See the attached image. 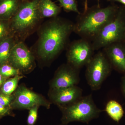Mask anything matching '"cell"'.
I'll return each instance as SVG.
<instances>
[{
  "label": "cell",
  "mask_w": 125,
  "mask_h": 125,
  "mask_svg": "<svg viewBox=\"0 0 125 125\" xmlns=\"http://www.w3.org/2000/svg\"><path fill=\"white\" fill-rule=\"evenodd\" d=\"M39 1V0H32L20 5L11 18L10 29L19 37H25L30 33L42 19Z\"/></svg>",
  "instance_id": "4"
},
{
  "label": "cell",
  "mask_w": 125,
  "mask_h": 125,
  "mask_svg": "<svg viewBox=\"0 0 125 125\" xmlns=\"http://www.w3.org/2000/svg\"><path fill=\"white\" fill-rule=\"evenodd\" d=\"M63 125V124H62L61 125Z\"/></svg>",
  "instance_id": "29"
},
{
  "label": "cell",
  "mask_w": 125,
  "mask_h": 125,
  "mask_svg": "<svg viewBox=\"0 0 125 125\" xmlns=\"http://www.w3.org/2000/svg\"><path fill=\"white\" fill-rule=\"evenodd\" d=\"M86 66L87 83L92 90H98L111 73V65L103 51H100L94 55Z\"/></svg>",
  "instance_id": "6"
},
{
  "label": "cell",
  "mask_w": 125,
  "mask_h": 125,
  "mask_svg": "<svg viewBox=\"0 0 125 125\" xmlns=\"http://www.w3.org/2000/svg\"><path fill=\"white\" fill-rule=\"evenodd\" d=\"M20 6L18 0H0V20H9L11 19Z\"/></svg>",
  "instance_id": "13"
},
{
  "label": "cell",
  "mask_w": 125,
  "mask_h": 125,
  "mask_svg": "<svg viewBox=\"0 0 125 125\" xmlns=\"http://www.w3.org/2000/svg\"><path fill=\"white\" fill-rule=\"evenodd\" d=\"M105 110L108 116L117 123L120 122L124 115L123 107L120 103L115 100L108 101L106 105Z\"/></svg>",
  "instance_id": "16"
},
{
  "label": "cell",
  "mask_w": 125,
  "mask_h": 125,
  "mask_svg": "<svg viewBox=\"0 0 125 125\" xmlns=\"http://www.w3.org/2000/svg\"><path fill=\"white\" fill-rule=\"evenodd\" d=\"M23 78L22 76L20 75L6 80L1 87V93L7 95H11L17 88L18 83Z\"/></svg>",
  "instance_id": "17"
},
{
  "label": "cell",
  "mask_w": 125,
  "mask_h": 125,
  "mask_svg": "<svg viewBox=\"0 0 125 125\" xmlns=\"http://www.w3.org/2000/svg\"><path fill=\"white\" fill-rule=\"evenodd\" d=\"M88 0H85V3H84V11H86L88 9V4H87Z\"/></svg>",
  "instance_id": "27"
},
{
  "label": "cell",
  "mask_w": 125,
  "mask_h": 125,
  "mask_svg": "<svg viewBox=\"0 0 125 125\" xmlns=\"http://www.w3.org/2000/svg\"><path fill=\"white\" fill-rule=\"evenodd\" d=\"M83 90L77 85L61 89H51L49 96L59 108L69 105L82 97Z\"/></svg>",
  "instance_id": "11"
},
{
  "label": "cell",
  "mask_w": 125,
  "mask_h": 125,
  "mask_svg": "<svg viewBox=\"0 0 125 125\" xmlns=\"http://www.w3.org/2000/svg\"><path fill=\"white\" fill-rule=\"evenodd\" d=\"M6 78L4 77L0 74V87H1L5 81Z\"/></svg>",
  "instance_id": "25"
},
{
  "label": "cell",
  "mask_w": 125,
  "mask_h": 125,
  "mask_svg": "<svg viewBox=\"0 0 125 125\" xmlns=\"http://www.w3.org/2000/svg\"><path fill=\"white\" fill-rule=\"evenodd\" d=\"M109 0L111 1H116V2H120L125 6V0Z\"/></svg>",
  "instance_id": "26"
},
{
  "label": "cell",
  "mask_w": 125,
  "mask_h": 125,
  "mask_svg": "<svg viewBox=\"0 0 125 125\" xmlns=\"http://www.w3.org/2000/svg\"><path fill=\"white\" fill-rule=\"evenodd\" d=\"M13 99L10 105L11 109H29L35 106H43L50 108L51 103L40 94L21 85L13 94Z\"/></svg>",
  "instance_id": "8"
},
{
  "label": "cell",
  "mask_w": 125,
  "mask_h": 125,
  "mask_svg": "<svg viewBox=\"0 0 125 125\" xmlns=\"http://www.w3.org/2000/svg\"><path fill=\"white\" fill-rule=\"evenodd\" d=\"M80 70L67 63L62 65L56 72L51 83V89H61L77 85L80 80Z\"/></svg>",
  "instance_id": "10"
},
{
  "label": "cell",
  "mask_w": 125,
  "mask_h": 125,
  "mask_svg": "<svg viewBox=\"0 0 125 125\" xmlns=\"http://www.w3.org/2000/svg\"><path fill=\"white\" fill-rule=\"evenodd\" d=\"M13 95H7L0 93V104L4 106L10 108V105L13 101Z\"/></svg>",
  "instance_id": "22"
},
{
  "label": "cell",
  "mask_w": 125,
  "mask_h": 125,
  "mask_svg": "<svg viewBox=\"0 0 125 125\" xmlns=\"http://www.w3.org/2000/svg\"><path fill=\"white\" fill-rule=\"evenodd\" d=\"M125 34V10L118 9L114 18L102 28L92 42L94 51L121 42Z\"/></svg>",
  "instance_id": "5"
},
{
  "label": "cell",
  "mask_w": 125,
  "mask_h": 125,
  "mask_svg": "<svg viewBox=\"0 0 125 125\" xmlns=\"http://www.w3.org/2000/svg\"><path fill=\"white\" fill-rule=\"evenodd\" d=\"M21 72L9 64L0 66V74L2 76L7 78L20 75Z\"/></svg>",
  "instance_id": "18"
},
{
  "label": "cell",
  "mask_w": 125,
  "mask_h": 125,
  "mask_svg": "<svg viewBox=\"0 0 125 125\" xmlns=\"http://www.w3.org/2000/svg\"><path fill=\"white\" fill-rule=\"evenodd\" d=\"M118 9L114 5L88 8L83 13L78 14L73 32L81 38L92 42L102 28L114 18Z\"/></svg>",
  "instance_id": "2"
},
{
  "label": "cell",
  "mask_w": 125,
  "mask_h": 125,
  "mask_svg": "<svg viewBox=\"0 0 125 125\" xmlns=\"http://www.w3.org/2000/svg\"><path fill=\"white\" fill-rule=\"evenodd\" d=\"M10 108L6 107L0 104V118L8 115H13Z\"/></svg>",
  "instance_id": "23"
},
{
  "label": "cell",
  "mask_w": 125,
  "mask_h": 125,
  "mask_svg": "<svg viewBox=\"0 0 125 125\" xmlns=\"http://www.w3.org/2000/svg\"><path fill=\"white\" fill-rule=\"evenodd\" d=\"M39 107V106H36L29 109L27 120L28 125H34L36 124L38 117Z\"/></svg>",
  "instance_id": "21"
},
{
  "label": "cell",
  "mask_w": 125,
  "mask_h": 125,
  "mask_svg": "<svg viewBox=\"0 0 125 125\" xmlns=\"http://www.w3.org/2000/svg\"><path fill=\"white\" fill-rule=\"evenodd\" d=\"M16 43L13 37L9 36L0 41V66L9 64L11 49Z\"/></svg>",
  "instance_id": "15"
},
{
  "label": "cell",
  "mask_w": 125,
  "mask_h": 125,
  "mask_svg": "<svg viewBox=\"0 0 125 125\" xmlns=\"http://www.w3.org/2000/svg\"><path fill=\"white\" fill-rule=\"evenodd\" d=\"M9 64L25 73L33 69L35 61L29 49L22 42H16L11 49Z\"/></svg>",
  "instance_id": "9"
},
{
  "label": "cell",
  "mask_w": 125,
  "mask_h": 125,
  "mask_svg": "<svg viewBox=\"0 0 125 125\" xmlns=\"http://www.w3.org/2000/svg\"><path fill=\"white\" fill-rule=\"evenodd\" d=\"M112 67L125 73V45L121 42L112 43L102 49Z\"/></svg>",
  "instance_id": "12"
},
{
  "label": "cell",
  "mask_w": 125,
  "mask_h": 125,
  "mask_svg": "<svg viewBox=\"0 0 125 125\" xmlns=\"http://www.w3.org/2000/svg\"><path fill=\"white\" fill-rule=\"evenodd\" d=\"M74 24L56 17L42 28L38 43L37 52L43 60H52L61 52L67 45Z\"/></svg>",
  "instance_id": "1"
},
{
  "label": "cell",
  "mask_w": 125,
  "mask_h": 125,
  "mask_svg": "<svg viewBox=\"0 0 125 125\" xmlns=\"http://www.w3.org/2000/svg\"><path fill=\"white\" fill-rule=\"evenodd\" d=\"M61 6L67 11L76 12L78 14L81 13L78 10L77 3L75 0H58Z\"/></svg>",
  "instance_id": "19"
},
{
  "label": "cell",
  "mask_w": 125,
  "mask_h": 125,
  "mask_svg": "<svg viewBox=\"0 0 125 125\" xmlns=\"http://www.w3.org/2000/svg\"><path fill=\"white\" fill-rule=\"evenodd\" d=\"M92 42L81 38L72 42L67 48L68 63L78 69L88 63L94 55Z\"/></svg>",
  "instance_id": "7"
},
{
  "label": "cell",
  "mask_w": 125,
  "mask_h": 125,
  "mask_svg": "<svg viewBox=\"0 0 125 125\" xmlns=\"http://www.w3.org/2000/svg\"><path fill=\"white\" fill-rule=\"evenodd\" d=\"M121 42H122V43H123V44L125 45V34L123 39H122V41H121Z\"/></svg>",
  "instance_id": "28"
},
{
  "label": "cell",
  "mask_w": 125,
  "mask_h": 125,
  "mask_svg": "<svg viewBox=\"0 0 125 125\" xmlns=\"http://www.w3.org/2000/svg\"><path fill=\"white\" fill-rule=\"evenodd\" d=\"M38 8L42 18H55L61 10V7L51 0H39Z\"/></svg>",
  "instance_id": "14"
},
{
  "label": "cell",
  "mask_w": 125,
  "mask_h": 125,
  "mask_svg": "<svg viewBox=\"0 0 125 125\" xmlns=\"http://www.w3.org/2000/svg\"><path fill=\"white\" fill-rule=\"evenodd\" d=\"M60 109L62 112V124L66 125L73 122L88 124L98 118L102 111L95 104L91 94L82 96L76 102Z\"/></svg>",
  "instance_id": "3"
},
{
  "label": "cell",
  "mask_w": 125,
  "mask_h": 125,
  "mask_svg": "<svg viewBox=\"0 0 125 125\" xmlns=\"http://www.w3.org/2000/svg\"><path fill=\"white\" fill-rule=\"evenodd\" d=\"M121 89L122 93L125 97V76H123L122 80Z\"/></svg>",
  "instance_id": "24"
},
{
  "label": "cell",
  "mask_w": 125,
  "mask_h": 125,
  "mask_svg": "<svg viewBox=\"0 0 125 125\" xmlns=\"http://www.w3.org/2000/svg\"><path fill=\"white\" fill-rule=\"evenodd\" d=\"M9 22V20H0V41L9 36L11 29Z\"/></svg>",
  "instance_id": "20"
}]
</instances>
